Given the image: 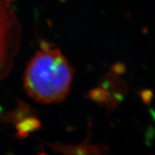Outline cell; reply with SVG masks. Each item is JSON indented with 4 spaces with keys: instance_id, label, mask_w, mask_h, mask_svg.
Instances as JSON below:
<instances>
[{
    "instance_id": "obj_1",
    "label": "cell",
    "mask_w": 155,
    "mask_h": 155,
    "mask_svg": "<svg viewBox=\"0 0 155 155\" xmlns=\"http://www.w3.org/2000/svg\"><path fill=\"white\" fill-rule=\"evenodd\" d=\"M74 69L58 48L43 47L29 62L24 88L32 99L42 104L63 101L68 94Z\"/></svg>"
},
{
    "instance_id": "obj_2",
    "label": "cell",
    "mask_w": 155,
    "mask_h": 155,
    "mask_svg": "<svg viewBox=\"0 0 155 155\" xmlns=\"http://www.w3.org/2000/svg\"><path fill=\"white\" fill-rule=\"evenodd\" d=\"M11 1L0 0V81L10 73L20 43V24Z\"/></svg>"
},
{
    "instance_id": "obj_3",
    "label": "cell",
    "mask_w": 155,
    "mask_h": 155,
    "mask_svg": "<svg viewBox=\"0 0 155 155\" xmlns=\"http://www.w3.org/2000/svg\"><path fill=\"white\" fill-rule=\"evenodd\" d=\"M88 96L91 99L99 104H107L108 102V94L106 90L102 87L92 89L88 94Z\"/></svg>"
},
{
    "instance_id": "obj_4",
    "label": "cell",
    "mask_w": 155,
    "mask_h": 155,
    "mask_svg": "<svg viewBox=\"0 0 155 155\" xmlns=\"http://www.w3.org/2000/svg\"><path fill=\"white\" fill-rule=\"evenodd\" d=\"M126 70L127 68L124 64L122 63H116L111 66V73L116 76H119V75H123L126 72Z\"/></svg>"
},
{
    "instance_id": "obj_5",
    "label": "cell",
    "mask_w": 155,
    "mask_h": 155,
    "mask_svg": "<svg viewBox=\"0 0 155 155\" xmlns=\"http://www.w3.org/2000/svg\"><path fill=\"white\" fill-rule=\"evenodd\" d=\"M153 92L152 90L150 89H144V90L141 91L140 93V96L142 99L143 102L146 104H150L153 98Z\"/></svg>"
}]
</instances>
